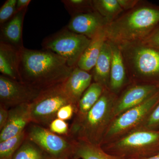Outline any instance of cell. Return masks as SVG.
Listing matches in <instances>:
<instances>
[{
	"label": "cell",
	"mask_w": 159,
	"mask_h": 159,
	"mask_svg": "<svg viewBox=\"0 0 159 159\" xmlns=\"http://www.w3.org/2000/svg\"><path fill=\"white\" fill-rule=\"evenodd\" d=\"M100 147L123 159H146L159 153V130L137 129Z\"/></svg>",
	"instance_id": "cell-5"
},
{
	"label": "cell",
	"mask_w": 159,
	"mask_h": 159,
	"mask_svg": "<svg viewBox=\"0 0 159 159\" xmlns=\"http://www.w3.org/2000/svg\"><path fill=\"white\" fill-rule=\"evenodd\" d=\"M159 90V87L156 86L131 84L117 97L114 105V119L125 111L141 104Z\"/></svg>",
	"instance_id": "cell-11"
},
{
	"label": "cell",
	"mask_w": 159,
	"mask_h": 159,
	"mask_svg": "<svg viewBox=\"0 0 159 159\" xmlns=\"http://www.w3.org/2000/svg\"><path fill=\"white\" fill-rule=\"evenodd\" d=\"M159 103V90L141 104L115 118L109 126L101 145L113 142L137 130Z\"/></svg>",
	"instance_id": "cell-6"
},
{
	"label": "cell",
	"mask_w": 159,
	"mask_h": 159,
	"mask_svg": "<svg viewBox=\"0 0 159 159\" xmlns=\"http://www.w3.org/2000/svg\"><path fill=\"white\" fill-rule=\"evenodd\" d=\"M69 104L72 103L64 90L63 83L43 90L29 104L31 122L48 128L51 122L57 119L60 109Z\"/></svg>",
	"instance_id": "cell-7"
},
{
	"label": "cell",
	"mask_w": 159,
	"mask_h": 159,
	"mask_svg": "<svg viewBox=\"0 0 159 159\" xmlns=\"http://www.w3.org/2000/svg\"><path fill=\"white\" fill-rule=\"evenodd\" d=\"M17 0H7L0 9L1 26L7 22L16 13Z\"/></svg>",
	"instance_id": "cell-26"
},
{
	"label": "cell",
	"mask_w": 159,
	"mask_h": 159,
	"mask_svg": "<svg viewBox=\"0 0 159 159\" xmlns=\"http://www.w3.org/2000/svg\"><path fill=\"white\" fill-rule=\"evenodd\" d=\"M19 53L20 82L39 90L63 83L74 69L62 57L48 50L24 47Z\"/></svg>",
	"instance_id": "cell-1"
},
{
	"label": "cell",
	"mask_w": 159,
	"mask_h": 159,
	"mask_svg": "<svg viewBox=\"0 0 159 159\" xmlns=\"http://www.w3.org/2000/svg\"><path fill=\"white\" fill-rule=\"evenodd\" d=\"M26 137L35 142L54 159H73L74 139L59 135L48 128L30 123L26 129Z\"/></svg>",
	"instance_id": "cell-9"
},
{
	"label": "cell",
	"mask_w": 159,
	"mask_h": 159,
	"mask_svg": "<svg viewBox=\"0 0 159 159\" xmlns=\"http://www.w3.org/2000/svg\"><path fill=\"white\" fill-rule=\"evenodd\" d=\"M61 2L71 17L76 15L95 10L93 0H62Z\"/></svg>",
	"instance_id": "cell-25"
},
{
	"label": "cell",
	"mask_w": 159,
	"mask_h": 159,
	"mask_svg": "<svg viewBox=\"0 0 159 159\" xmlns=\"http://www.w3.org/2000/svg\"><path fill=\"white\" fill-rule=\"evenodd\" d=\"M106 27L99 30L91 39L90 43L77 63V66L80 68L88 72L93 69L102 46L107 40Z\"/></svg>",
	"instance_id": "cell-19"
},
{
	"label": "cell",
	"mask_w": 159,
	"mask_h": 159,
	"mask_svg": "<svg viewBox=\"0 0 159 159\" xmlns=\"http://www.w3.org/2000/svg\"><path fill=\"white\" fill-rule=\"evenodd\" d=\"M142 41L159 50V25Z\"/></svg>",
	"instance_id": "cell-30"
},
{
	"label": "cell",
	"mask_w": 159,
	"mask_h": 159,
	"mask_svg": "<svg viewBox=\"0 0 159 159\" xmlns=\"http://www.w3.org/2000/svg\"><path fill=\"white\" fill-rule=\"evenodd\" d=\"M140 129L159 130V103L145 122L137 129Z\"/></svg>",
	"instance_id": "cell-27"
},
{
	"label": "cell",
	"mask_w": 159,
	"mask_h": 159,
	"mask_svg": "<svg viewBox=\"0 0 159 159\" xmlns=\"http://www.w3.org/2000/svg\"><path fill=\"white\" fill-rule=\"evenodd\" d=\"M30 0H17L16 5V13L28 8L31 2Z\"/></svg>",
	"instance_id": "cell-33"
},
{
	"label": "cell",
	"mask_w": 159,
	"mask_h": 159,
	"mask_svg": "<svg viewBox=\"0 0 159 159\" xmlns=\"http://www.w3.org/2000/svg\"><path fill=\"white\" fill-rule=\"evenodd\" d=\"M41 91L20 81L0 76V105L8 109L31 103Z\"/></svg>",
	"instance_id": "cell-10"
},
{
	"label": "cell",
	"mask_w": 159,
	"mask_h": 159,
	"mask_svg": "<svg viewBox=\"0 0 159 159\" xmlns=\"http://www.w3.org/2000/svg\"><path fill=\"white\" fill-rule=\"evenodd\" d=\"M112 60V49L108 40L103 44L95 66L93 69L94 82L108 89Z\"/></svg>",
	"instance_id": "cell-18"
},
{
	"label": "cell",
	"mask_w": 159,
	"mask_h": 159,
	"mask_svg": "<svg viewBox=\"0 0 159 159\" xmlns=\"http://www.w3.org/2000/svg\"><path fill=\"white\" fill-rule=\"evenodd\" d=\"M93 4L94 9L104 17L108 24L124 11L118 0H93Z\"/></svg>",
	"instance_id": "cell-23"
},
{
	"label": "cell",
	"mask_w": 159,
	"mask_h": 159,
	"mask_svg": "<svg viewBox=\"0 0 159 159\" xmlns=\"http://www.w3.org/2000/svg\"><path fill=\"white\" fill-rule=\"evenodd\" d=\"M159 159V153L153 156L150 157L148 159Z\"/></svg>",
	"instance_id": "cell-34"
},
{
	"label": "cell",
	"mask_w": 159,
	"mask_h": 159,
	"mask_svg": "<svg viewBox=\"0 0 159 159\" xmlns=\"http://www.w3.org/2000/svg\"><path fill=\"white\" fill-rule=\"evenodd\" d=\"M92 74L76 66L68 78L63 83L64 90L76 109L83 94L92 84Z\"/></svg>",
	"instance_id": "cell-15"
},
{
	"label": "cell",
	"mask_w": 159,
	"mask_h": 159,
	"mask_svg": "<svg viewBox=\"0 0 159 159\" xmlns=\"http://www.w3.org/2000/svg\"><path fill=\"white\" fill-rule=\"evenodd\" d=\"M123 159L107 153L100 146L74 139L73 159Z\"/></svg>",
	"instance_id": "cell-21"
},
{
	"label": "cell",
	"mask_w": 159,
	"mask_h": 159,
	"mask_svg": "<svg viewBox=\"0 0 159 159\" xmlns=\"http://www.w3.org/2000/svg\"><path fill=\"white\" fill-rule=\"evenodd\" d=\"M12 159H54L35 142L26 137Z\"/></svg>",
	"instance_id": "cell-22"
},
{
	"label": "cell",
	"mask_w": 159,
	"mask_h": 159,
	"mask_svg": "<svg viewBox=\"0 0 159 159\" xmlns=\"http://www.w3.org/2000/svg\"><path fill=\"white\" fill-rule=\"evenodd\" d=\"M29 104H23L9 109L6 125L1 131L0 142L21 133L31 123Z\"/></svg>",
	"instance_id": "cell-14"
},
{
	"label": "cell",
	"mask_w": 159,
	"mask_h": 159,
	"mask_svg": "<svg viewBox=\"0 0 159 159\" xmlns=\"http://www.w3.org/2000/svg\"><path fill=\"white\" fill-rule=\"evenodd\" d=\"M68 124L61 119H54L49 125L48 129L52 132L59 135H67L69 131Z\"/></svg>",
	"instance_id": "cell-28"
},
{
	"label": "cell",
	"mask_w": 159,
	"mask_h": 159,
	"mask_svg": "<svg viewBox=\"0 0 159 159\" xmlns=\"http://www.w3.org/2000/svg\"><path fill=\"white\" fill-rule=\"evenodd\" d=\"M108 24L105 19L95 10L72 16L66 27L72 32L91 39Z\"/></svg>",
	"instance_id": "cell-12"
},
{
	"label": "cell",
	"mask_w": 159,
	"mask_h": 159,
	"mask_svg": "<svg viewBox=\"0 0 159 159\" xmlns=\"http://www.w3.org/2000/svg\"><path fill=\"white\" fill-rule=\"evenodd\" d=\"M105 89L97 83L91 84L78 102L73 121H79L85 116L99 100Z\"/></svg>",
	"instance_id": "cell-20"
},
{
	"label": "cell",
	"mask_w": 159,
	"mask_h": 159,
	"mask_svg": "<svg viewBox=\"0 0 159 159\" xmlns=\"http://www.w3.org/2000/svg\"><path fill=\"white\" fill-rule=\"evenodd\" d=\"M90 41L88 38L72 32L65 27L45 38L42 46L44 50L52 51L62 57L74 68L77 66Z\"/></svg>",
	"instance_id": "cell-8"
},
{
	"label": "cell",
	"mask_w": 159,
	"mask_h": 159,
	"mask_svg": "<svg viewBox=\"0 0 159 159\" xmlns=\"http://www.w3.org/2000/svg\"><path fill=\"white\" fill-rule=\"evenodd\" d=\"M139 1L140 0H118V2L124 11L132 9L136 6Z\"/></svg>",
	"instance_id": "cell-31"
},
{
	"label": "cell",
	"mask_w": 159,
	"mask_h": 159,
	"mask_svg": "<svg viewBox=\"0 0 159 159\" xmlns=\"http://www.w3.org/2000/svg\"><path fill=\"white\" fill-rule=\"evenodd\" d=\"M117 45L123 56L130 83L159 87V50L142 41Z\"/></svg>",
	"instance_id": "cell-4"
},
{
	"label": "cell",
	"mask_w": 159,
	"mask_h": 159,
	"mask_svg": "<svg viewBox=\"0 0 159 159\" xmlns=\"http://www.w3.org/2000/svg\"><path fill=\"white\" fill-rule=\"evenodd\" d=\"M19 50L0 41V72L2 75L20 82L19 68Z\"/></svg>",
	"instance_id": "cell-17"
},
{
	"label": "cell",
	"mask_w": 159,
	"mask_h": 159,
	"mask_svg": "<svg viewBox=\"0 0 159 159\" xmlns=\"http://www.w3.org/2000/svg\"><path fill=\"white\" fill-rule=\"evenodd\" d=\"M75 106L72 104H69L63 106L57 113V118L64 121L70 119L75 114Z\"/></svg>",
	"instance_id": "cell-29"
},
{
	"label": "cell",
	"mask_w": 159,
	"mask_h": 159,
	"mask_svg": "<svg viewBox=\"0 0 159 159\" xmlns=\"http://www.w3.org/2000/svg\"><path fill=\"white\" fill-rule=\"evenodd\" d=\"M9 110L2 106L0 105V130L4 128L9 116Z\"/></svg>",
	"instance_id": "cell-32"
},
{
	"label": "cell",
	"mask_w": 159,
	"mask_h": 159,
	"mask_svg": "<svg viewBox=\"0 0 159 159\" xmlns=\"http://www.w3.org/2000/svg\"><path fill=\"white\" fill-rule=\"evenodd\" d=\"M159 25V6L140 1L105 28L107 40L117 45L142 41Z\"/></svg>",
	"instance_id": "cell-2"
},
{
	"label": "cell",
	"mask_w": 159,
	"mask_h": 159,
	"mask_svg": "<svg viewBox=\"0 0 159 159\" xmlns=\"http://www.w3.org/2000/svg\"><path fill=\"white\" fill-rule=\"evenodd\" d=\"M109 41L111 47L112 60L108 89L118 96L131 83L120 49L116 44Z\"/></svg>",
	"instance_id": "cell-13"
},
{
	"label": "cell",
	"mask_w": 159,
	"mask_h": 159,
	"mask_svg": "<svg viewBox=\"0 0 159 159\" xmlns=\"http://www.w3.org/2000/svg\"><path fill=\"white\" fill-rule=\"evenodd\" d=\"M27 9L18 12L1 26V41L20 50L24 48L22 38L23 23Z\"/></svg>",
	"instance_id": "cell-16"
},
{
	"label": "cell",
	"mask_w": 159,
	"mask_h": 159,
	"mask_svg": "<svg viewBox=\"0 0 159 159\" xmlns=\"http://www.w3.org/2000/svg\"><path fill=\"white\" fill-rule=\"evenodd\" d=\"M118 97L105 89L96 104L82 119L71 123L68 136L100 146L114 118L115 102Z\"/></svg>",
	"instance_id": "cell-3"
},
{
	"label": "cell",
	"mask_w": 159,
	"mask_h": 159,
	"mask_svg": "<svg viewBox=\"0 0 159 159\" xmlns=\"http://www.w3.org/2000/svg\"><path fill=\"white\" fill-rule=\"evenodd\" d=\"M26 139L25 129L19 134L0 142V159H12Z\"/></svg>",
	"instance_id": "cell-24"
}]
</instances>
